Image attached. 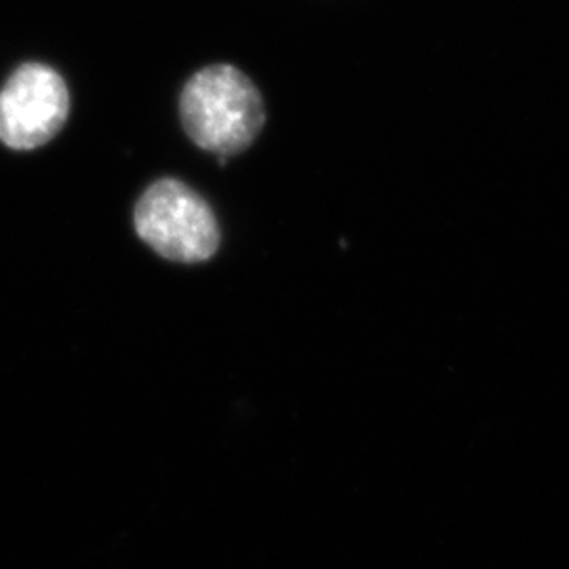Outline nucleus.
<instances>
[{
  "label": "nucleus",
  "instance_id": "1",
  "mask_svg": "<svg viewBox=\"0 0 569 569\" xmlns=\"http://www.w3.org/2000/svg\"><path fill=\"white\" fill-rule=\"evenodd\" d=\"M180 112L190 140L220 157L237 154L264 127V103L256 84L232 66H211L183 87Z\"/></svg>",
  "mask_w": 569,
  "mask_h": 569
},
{
  "label": "nucleus",
  "instance_id": "2",
  "mask_svg": "<svg viewBox=\"0 0 569 569\" xmlns=\"http://www.w3.org/2000/svg\"><path fill=\"white\" fill-rule=\"evenodd\" d=\"M136 230L159 256L182 264L209 260L220 247L211 207L178 180L152 183L136 204Z\"/></svg>",
  "mask_w": 569,
  "mask_h": 569
},
{
  "label": "nucleus",
  "instance_id": "3",
  "mask_svg": "<svg viewBox=\"0 0 569 569\" xmlns=\"http://www.w3.org/2000/svg\"><path fill=\"white\" fill-rule=\"evenodd\" d=\"M70 112L60 74L44 63L18 68L0 91V142L32 150L58 136Z\"/></svg>",
  "mask_w": 569,
  "mask_h": 569
}]
</instances>
